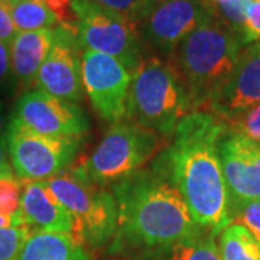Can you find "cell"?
Segmentation results:
<instances>
[{"instance_id":"5","label":"cell","mask_w":260,"mask_h":260,"mask_svg":"<svg viewBox=\"0 0 260 260\" xmlns=\"http://www.w3.org/2000/svg\"><path fill=\"white\" fill-rule=\"evenodd\" d=\"M156 149L158 135L133 121H119L73 172L84 182L104 188L140 171Z\"/></svg>"},{"instance_id":"23","label":"cell","mask_w":260,"mask_h":260,"mask_svg":"<svg viewBox=\"0 0 260 260\" xmlns=\"http://www.w3.org/2000/svg\"><path fill=\"white\" fill-rule=\"evenodd\" d=\"M249 3L250 0H236L232 3H223V5H213V3H207V5L210 6L214 16H217L223 23H225L229 28H232L243 38V29L246 23V13Z\"/></svg>"},{"instance_id":"21","label":"cell","mask_w":260,"mask_h":260,"mask_svg":"<svg viewBox=\"0 0 260 260\" xmlns=\"http://www.w3.org/2000/svg\"><path fill=\"white\" fill-rule=\"evenodd\" d=\"M22 182L16 178L0 179V215L10 220L12 227L25 225L20 213Z\"/></svg>"},{"instance_id":"1","label":"cell","mask_w":260,"mask_h":260,"mask_svg":"<svg viewBox=\"0 0 260 260\" xmlns=\"http://www.w3.org/2000/svg\"><path fill=\"white\" fill-rule=\"evenodd\" d=\"M225 130L227 124L213 113H188L152 167L181 192L195 224L215 236L232 224L230 197L217 150Z\"/></svg>"},{"instance_id":"19","label":"cell","mask_w":260,"mask_h":260,"mask_svg":"<svg viewBox=\"0 0 260 260\" xmlns=\"http://www.w3.org/2000/svg\"><path fill=\"white\" fill-rule=\"evenodd\" d=\"M221 260H260V243L240 224H229L220 233Z\"/></svg>"},{"instance_id":"9","label":"cell","mask_w":260,"mask_h":260,"mask_svg":"<svg viewBox=\"0 0 260 260\" xmlns=\"http://www.w3.org/2000/svg\"><path fill=\"white\" fill-rule=\"evenodd\" d=\"M83 87L103 120L119 123L126 117V103L133 74L116 58L94 51L81 54Z\"/></svg>"},{"instance_id":"34","label":"cell","mask_w":260,"mask_h":260,"mask_svg":"<svg viewBox=\"0 0 260 260\" xmlns=\"http://www.w3.org/2000/svg\"><path fill=\"white\" fill-rule=\"evenodd\" d=\"M2 3H5L6 6H13V5H16L19 2H22V0H0Z\"/></svg>"},{"instance_id":"6","label":"cell","mask_w":260,"mask_h":260,"mask_svg":"<svg viewBox=\"0 0 260 260\" xmlns=\"http://www.w3.org/2000/svg\"><path fill=\"white\" fill-rule=\"evenodd\" d=\"M49 189L74 218L73 237L83 246H102L117 230L114 195L103 186L84 182L74 172H61L47 179Z\"/></svg>"},{"instance_id":"36","label":"cell","mask_w":260,"mask_h":260,"mask_svg":"<svg viewBox=\"0 0 260 260\" xmlns=\"http://www.w3.org/2000/svg\"><path fill=\"white\" fill-rule=\"evenodd\" d=\"M67 2H70V3H73V2H75V0H67Z\"/></svg>"},{"instance_id":"32","label":"cell","mask_w":260,"mask_h":260,"mask_svg":"<svg viewBox=\"0 0 260 260\" xmlns=\"http://www.w3.org/2000/svg\"><path fill=\"white\" fill-rule=\"evenodd\" d=\"M0 227H12L10 220H8V218L3 217V215H0Z\"/></svg>"},{"instance_id":"31","label":"cell","mask_w":260,"mask_h":260,"mask_svg":"<svg viewBox=\"0 0 260 260\" xmlns=\"http://www.w3.org/2000/svg\"><path fill=\"white\" fill-rule=\"evenodd\" d=\"M6 129H8V126H6V114H5V106H3V103L0 102V136H5V133H6Z\"/></svg>"},{"instance_id":"10","label":"cell","mask_w":260,"mask_h":260,"mask_svg":"<svg viewBox=\"0 0 260 260\" xmlns=\"http://www.w3.org/2000/svg\"><path fill=\"white\" fill-rule=\"evenodd\" d=\"M210 16L211 10L203 0H158L139 26L149 45L172 56Z\"/></svg>"},{"instance_id":"33","label":"cell","mask_w":260,"mask_h":260,"mask_svg":"<svg viewBox=\"0 0 260 260\" xmlns=\"http://www.w3.org/2000/svg\"><path fill=\"white\" fill-rule=\"evenodd\" d=\"M236 0H208V3H213V5H223V3H232Z\"/></svg>"},{"instance_id":"15","label":"cell","mask_w":260,"mask_h":260,"mask_svg":"<svg viewBox=\"0 0 260 260\" xmlns=\"http://www.w3.org/2000/svg\"><path fill=\"white\" fill-rule=\"evenodd\" d=\"M20 213L25 225L34 232L71 234L74 218L49 189L47 179L22 181Z\"/></svg>"},{"instance_id":"22","label":"cell","mask_w":260,"mask_h":260,"mask_svg":"<svg viewBox=\"0 0 260 260\" xmlns=\"http://www.w3.org/2000/svg\"><path fill=\"white\" fill-rule=\"evenodd\" d=\"M104 9L112 10L124 19L139 26L140 22L148 16L158 0H91Z\"/></svg>"},{"instance_id":"29","label":"cell","mask_w":260,"mask_h":260,"mask_svg":"<svg viewBox=\"0 0 260 260\" xmlns=\"http://www.w3.org/2000/svg\"><path fill=\"white\" fill-rule=\"evenodd\" d=\"M16 178L13 168L8 158V146L5 136H0V179H13Z\"/></svg>"},{"instance_id":"4","label":"cell","mask_w":260,"mask_h":260,"mask_svg":"<svg viewBox=\"0 0 260 260\" xmlns=\"http://www.w3.org/2000/svg\"><path fill=\"white\" fill-rule=\"evenodd\" d=\"M191 110L175 65L158 58L143 61L130 83L126 119L160 136H172L178 123Z\"/></svg>"},{"instance_id":"11","label":"cell","mask_w":260,"mask_h":260,"mask_svg":"<svg viewBox=\"0 0 260 260\" xmlns=\"http://www.w3.org/2000/svg\"><path fill=\"white\" fill-rule=\"evenodd\" d=\"M13 117L37 133L55 138H81L90 127L83 109L41 90L23 94Z\"/></svg>"},{"instance_id":"25","label":"cell","mask_w":260,"mask_h":260,"mask_svg":"<svg viewBox=\"0 0 260 260\" xmlns=\"http://www.w3.org/2000/svg\"><path fill=\"white\" fill-rule=\"evenodd\" d=\"M225 124L229 130L237 135H242L243 138L260 146V104L253 106L240 116H237L234 120Z\"/></svg>"},{"instance_id":"30","label":"cell","mask_w":260,"mask_h":260,"mask_svg":"<svg viewBox=\"0 0 260 260\" xmlns=\"http://www.w3.org/2000/svg\"><path fill=\"white\" fill-rule=\"evenodd\" d=\"M12 74V65H10V45L0 42V85L8 80Z\"/></svg>"},{"instance_id":"26","label":"cell","mask_w":260,"mask_h":260,"mask_svg":"<svg viewBox=\"0 0 260 260\" xmlns=\"http://www.w3.org/2000/svg\"><path fill=\"white\" fill-rule=\"evenodd\" d=\"M232 223L243 225L260 243V201H250L232 210Z\"/></svg>"},{"instance_id":"3","label":"cell","mask_w":260,"mask_h":260,"mask_svg":"<svg viewBox=\"0 0 260 260\" xmlns=\"http://www.w3.org/2000/svg\"><path fill=\"white\" fill-rule=\"evenodd\" d=\"M243 45V38L211 12V16L178 47L172 56L192 112L208 106L232 74Z\"/></svg>"},{"instance_id":"12","label":"cell","mask_w":260,"mask_h":260,"mask_svg":"<svg viewBox=\"0 0 260 260\" xmlns=\"http://www.w3.org/2000/svg\"><path fill=\"white\" fill-rule=\"evenodd\" d=\"M80 51L77 29L56 26L54 44L35 80L37 90L74 104L80 102L84 90Z\"/></svg>"},{"instance_id":"18","label":"cell","mask_w":260,"mask_h":260,"mask_svg":"<svg viewBox=\"0 0 260 260\" xmlns=\"http://www.w3.org/2000/svg\"><path fill=\"white\" fill-rule=\"evenodd\" d=\"M9 12L18 32L55 29L59 26V20L47 0H22L9 6Z\"/></svg>"},{"instance_id":"14","label":"cell","mask_w":260,"mask_h":260,"mask_svg":"<svg viewBox=\"0 0 260 260\" xmlns=\"http://www.w3.org/2000/svg\"><path fill=\"white\" fill-rule=\"evenodd\" d=\"M256 104H260V42L243 48L230 77L207 107L229 123Z\"/></svg>"},{"instance_id":"24","label":"cell","mask_w":260,"mask_h":260,"mask_svg":"<svg viewBox=\"0 0 260 260\" xmlns=\"http://www.w3.org/2000/svg\"><path fill=\"white\" fill-rule=\"evenodd\" d=\"M32 233L34 230L28 225L0 227V260H18Z\"/></svg>"},{"instance_id":"27","label":"cell","mask_w":260,"mask_h":260,"mask_svg":"<svg viewBox=\"0 0 260 260\" xmlns=\"http://www.w3.org/2000/svg\"><path fill=\"white\" fill-rule=\"evenodd\" d=\"M243 38H244V44L254 41L260 42V3H254L250 0L246 13Z\"/></svg>"},{"instance_id":"28","label":"cell","mask_w":260,"mask_h":260,"mask_svg":"<svg viewBox=\"0 0 260 260\" xmlns=\"http://www.w3.org/2000/svg\"><path fill=\"white\" fill-rule=\"evenodd\" d=\"M18 35V30L15 28V23L10 16L9 6L0 2V42L9 44Z\"/></svg>"},{"instance_id":"2","label":"cell","mask_w":260,"mask_h":260,"mask_svg":"<svg viewBox=\"0 0 260 260\" xmlns=\"http://www.w3.org/2000/svg\"><path fill=\"white\" fill-rule=\"evenodd\" d=\"M113 195L117 205L114 247L162 251L204 232L181 192L153 169H140L116 182Z\"/></svg>"},{"instance_id":"35","label":"cell","mask_w":260,"mask_h":260,"mask_svg":"<svg viewBox=\"0 0 260 260\" xmlns=\"http://www.w3.org/2000/svg\"><path fill=\"white\" fill-rule=\"evenodd\" d=\"M251 2H254V3H260V0H251Z\"/></svg>"},{"instance_id":"16","label":"cell","mask_w":260,"mask_h":260,"mask_svg":"<svg viewBox=\"0 0 260 260\" xmlns=\"http://www.w3.org/2000/svg\"><path fill=\"white\" fill-rule=\"evenodd\" d=\"M55 29H39L32 32H18L10 42L12 75L23 87L35 84L37 75L51 51Z\"/></svg>"},{"instance_id":"8","label":"cell","mask_w":260,"mask_h":260,"mask_svg":"<svg viewBox=\"0 0 260 260\" xmlns=\"http://www.w3.org/2000/svg\"><path fill=\"white\" fill-rule=\"evenodd\" d=\"M10 165L22 181H44L61 174L74 159L81 138L45 136L12 117L5 133Z\"/></svg>"},{"instance_id":"7","label":"cell","mask_w":260,"mask_h":260,"mask_svg":"<svg viewBox=\"0 0 260 260\" xmlns=\"http://www.w3.org/2000/svg\"><path fill=\"white\" fill-rule=\"evenodd\" d=\"M71 8L77 18L80 49L113 56L132 74L139 70L143 54L136 26L132 22L91 0H75Z\"/></svg>"},{"instance_id":"20","label":"cell","mask_w":260,"mask_h":260,"mask_svg":"<svg viewBox=\"0 0 260 260\" xmlns=\"http://www.w3.org/2000/svg\"><path fill=\"white\" fill-rule=\"evenodd\" d=\"M204 232L160 251L162 260H221L215 234Z\"/></svg>"},{"instance_id":"17","label":"cell","mask_w":260,"mask_h":260,"mask_svg":"<svg viewBox=\"0 0 260 260\" xmlns=\"http://www.w3.org/2000/svg\"><path fill=\"white\" fill-rule=\"evenodd\" d=\"M18 260H88V257L71 234L34 232Z\"/></svg>"},{"instance_id":"13","label":"cell","mask_w":260,"mask_h":260,"mask_svg":"<svg viewBox=\"0 0 260 260\" xmlns=\"http://www.w3.org/2000/svg\"><path fill=\"white\" fill-rule=\"evenodd\" d=\"M230 197V213L239 205L260 201V146L232 130L217 143Z\"/></svg>"}]
</instances>
